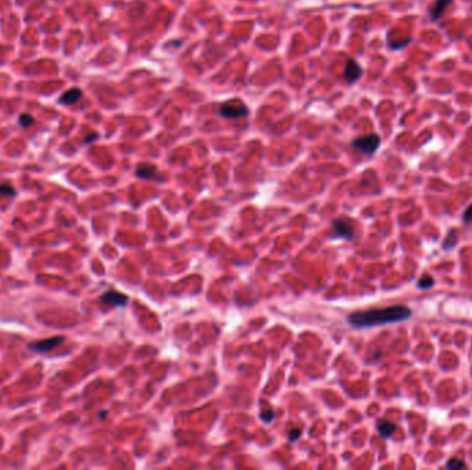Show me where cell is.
<instances>
[{
  "label": "cell",
  "instance_id": "3957f363",
  "mask_svg": "<svg viewBox=\"0 0 472 470\" xmlns=\"http://www.w3.org/2000/svg\"><path fill=\"white\" fill-rule=\"evenodd\" d=\"M381 145V138L377 134H369V135L359 136L355 138L354 141L351 142V146L354 148L355 151L360 152L366 156L374 155L378 151V148Z\"/></svg>",
  "mask_w": 472,
  "mask_h": 470
},
{
  "label": "cell",
  "instance_id": "8992f818",
  "mask_svg": "<svg viewBox=\"0 0 472 470\" xmlns=\"http://www.w3.org/2000/svg\"><path fill=\"white\" fill-rule=\"evenodd\" d=\"M333 231L335 232V235L338 237H344V239L348 240H352L355 236L352 222L350 219H345V218H340V219H335L333 222Z\"/></svg>",
  "mask_w": 472,
  "mask_h": 470
},
{
  "label": "cell",
  "instance_id": "6da1fadb",
  "mask_svg": "<svg viewBox=\"0 0 472 470\" xmlns=\"http://www.w3.org/2000/svg\"><path fill=\"white\" fill-rule=\"evenodd\" d=\"M411 317V309L405 305H394L387 308H376L369 311L355 312L348 317V323L355 328H366L376 325L401 323Z\"/></svg>",
  "mask_w": 472,
  "mask_h": 470
},
{
  "label": "cell",
  "instance_id": "8fae6325",
  "mask_svg": "<svg viewBox=\"0 0 472 470\" xmlns=\"http://www.w3.org/2000/svg\"><path fill=\"white\" fill-rule=\"evenodd\" d=\"M136 175L142 179L152 178L156 175V167L152 164H140L136 170Z\"/></svg>",
  "mask_w": 472,
  "mask_h": 470
},
{
  "label": "cell",
  "instance_id": "30bf717a",
  "mask_svg": "<svg viewBox=\"0 0 472 470\" xmlns=\"http://www.w3.org/2000/svg\"><path fill=\"white\" fill-rule=\"evenodd\" d=\"M377 430L381 434V437L389 438L394 433L397 432V425L394 422L383 419V421H378L377 422Z\"/></svg>",
  "mask_w": 472,
  "mask_h": 470
},
{
  "label": "cell",
  "instance_id": "ba28073f",
  "mask_svg": "<svg viewBox=\"0 0 472 470\" xmlns=\"http://www.w3.org/2000/svg\"><path fill=\"white\" fill-rule=\"evenodd\" d=\"M452 3H453V0H435L434 5L430 9L431 21H434V22L438 21Z\"/></svg>",
  "mask_w": 472,
  "mask_h": 470
},
{
  "label": "cell",
  "instance_id": "e0dca14e",
  "mask_svg": "<svg viewBox=\"0 0 472 470\" xmlns=\"http://www.w3.org/2000/svg\"><path fill=\"white\" fill-rule=\"evenodd\" d=\"M18 122L22 127H29V126H32L33 124V118L32 116H29V115H21L18 118Z\"/></svg>",
  "mask_w": 472,
  "mask_h": 470
},
{
  "label": "cell",
  "instance_id": "ac0fdd59",
  "mask_svg": "<svg viewBox=\"0 0 472 470\" xmlns=\"http://www.w3.org/2000/svg\"><path fill=\"white\" fill-rule=\"evenodd\" d=\"M463 221H464V224H469V222L472 221V204L467 208V210H465V211H464Z\"/></svg>",
  "mask_w": 472,
  "mask_h": 470
},
{
  "label": "cell",
  "instance_id": "2e32d148",
  "mask_svg": "<svg viewBox=\"0 0 472 470\" xmlns=\"http://www.w3.org/2000/svg\"><path fill=\"white\" fill-rule=\"evenodd\" d=\"M275 418V412L272 409H263L261 411V419L264 421V422H272Z\"/></svg>",
  "mask_w": 472,
  "mask_h": 470
},
{
  "label": "cell",
  "instance_id": "277c9868",
  "mask_svg": "<svg viewBox=\"0 0 472 470\" xmlns=\"http://www.w3.org/2000/svg\"><path fill=\"white\" fill-rule=\"evenodd\" d=\"M64 341H65L64 337H51V338L43 339V341H38V342L29 343L28 349L29 350H32L33 353H39V354H42V353L51 352L53 349L60 346Z\"/></svg>",
  "mask_w": 472,
  "mask_h": 470
},
{
  "label": "cell",
  "instance_id": "4fadbf2b",
  "mask_svg": "<svg viewBox=\"0 0 472 470\" xmlns=\"http://www.w3.org/2000/svg\"><path fill=\"white\" fill-rule=\"evenodd\" d=\"M446 467L452 470L465 469V467H467V463L464 461H461V459H457V458H452V459H449L448 463H446Z\"/></svg>",
  "mask_w": 472,
  "mask_h": 470
},
{
  "label": "cell",
  "instance_id": "52a82bcc",
  "mask_svg": "<svg viewBox=\"0 0 472 470\" xmlns=\"http://www.w3.org/2000/svg\"><path fill=\"white\" fill-rule=\"evenodd\" d=\"M362 75H363L362 66L359 65L355 60H348L347 64H345L344 69L345 81H347L348 85H354V83H356V81L362 77Z\"/></svg>",
  "mask_w": 472,
  "mask_h": 470
},
{
  "label": "cell",
  "instance_id": "7a4b0ae2",
  "mask_svg": "<svg viewBox=\"0 0 472 470\" xmlns=\"http://www.w3.org/2000/svg\"><path fill=\"white\" fill-rule=\"evenodd\" d=\"M218 113L221 118L225 119H241L249 115V108L246 106L245 102L241 98H232L225 101L220 106Z\"/></svg>",
  "mask_w": 472,
  "mask_h": 470
},
{
  "label": "cell",
  "instance_id": "5b68a950",
  "mask_svg": "<svg viewBox=\"0 0 472 470\" xmlns=\"http://www.w3.org/2000/svg\"><path fill=\"white\" fill-rule=\"evenodd\" d=\"M128 301V296L122 294V292L115 291V290H108V291H105L101 298H99V302L101 303H104V305L108 306H119V308H122L127 303Z\"/></svg>",
  "mask_w": 472,
  "mask_h": 470
},
{
  "label": "cell",
  "instance_id": "9c48e42d",
  "mask_svg": "<svg viewBox=\"0 0 472 470\" xmlns=\"http://www.w3.org/2000/svg\"><path fill=\"white\" fill-rule=\"evenodd\" d=\"M82 97H83L82 90L76 89L75 87V89L68 90L66 93H64V94L60 97V99H58V102H60L61 105H73V104H76V102H77Z\"/></svg>",
  "mask_w": 472,
  "mask_h": 470
},
{
  "label": "cell",
  "instance_id": "7c38bea8",
  "mask_svg": "<svg viewBox=\"0 0 472 470\" xmlns=\"http://www.w3.org/2000/svg\"><path fill=\"white\" fill-rule=\"evenodd\" d=\"M457 241H458V231L453 229V231L449 233V236L446 237V240L443 241V248L444 250L453 248L454 245L457 244Z\"/></svg>",
  "mask_w": 472,
  "mask_h": 470
},
{
  "label": "cell",
  "instance_id": "9a60e30c",
  "mask_svg": "<svg viewBox=\"0 0 472 470\" xmlns=\"http://www.w3.org/2000/svg\"><path fill=\"white\" fill-rule=\"evenodd\" d=\"M0 195L2 196H15L17 192H15V189L11 185L3 183V185H0Z\"/></svg>",
  "mask_w": 472,
  "mask_h": 470
},
{
  "label": "cell",
  "instance_id": "5bb4252c",
  "mask_svg": "<svg viewBox=\"0 0 472 470\" xmlns=\"http://www.w3.org/2000/svg\"><path fill=\"white\" fill-rule=\"evenodd\" d=\"M435 280L434 278H431V276H424V278H421L418 282H417V287L421 288V290H428V288L434 287Z\"/></svg>",
  "mask_w": 472,
  "mask_h": 470
},
{
  "label": "cell",
  "instance_id": "d6986e66",
  "mask_svg": "<svg viewBox=\"0 0 472 470\" xmlns=\"http://www.w3.org/2000/svg\"><path fill=\"white\" fill-rule=\"evenodd\" d=\"M300 436H301V429H293L292 432L289 433V440L290 441H296V440H298Z\"/></svg>",
  "mask_w": 472,
  "mask_h": 470
}]
</instances>
